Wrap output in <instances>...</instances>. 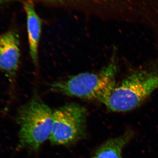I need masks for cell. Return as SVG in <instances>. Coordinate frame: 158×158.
Listing matches in <instances>:
<instances>
[{"label":"cell","instance_id":"6","mask_svg":"<svg viewBox=\"0 0 158 158\" xmlns=\"http://www.w3.org/2000/svg\"><path fill=\"white\" fill-rule=\"evenodd\" d=\"M27 19V29L30 53L35 65L38 61V47L41 33V21L35 11L33 4L27 2L24 4Z\"/></svg>","mask_w":158,"mask_h":158},{"label":"cell","instance_id":"4","mask_svg":"<svg viewBox=\"0 0 158 158\" xmlns=\"http://www.w3.org/2000/svg\"><path fill=\"white\" fill-rule=\"evenodd\" d=\"M87 115L86 109L75 103L55 110L50 141L53 144L65 145L81 139L85 136Z\"/></svg>","mask_w":158,"mask_h":158},{"label":"cell","instance_id":"8","mask_svg":"<svg viewBox=\"0 0 158 158\" xmlns=\"http://www.w3.org/2000/svg\"><path fill=\"white\" fill-rule=\"evenodd\" d=\"M48 1H62V0H48Z\"/></svg>","mask_w":158,"mask_h":158},{"label":"cell","instance_id":"2","mask_svg":"<svg viewBox=\"0 0 158 158\" xmlns=\"http://www.w3.org/2000/svg\"><path fill=\"white\" fill-rule=\"evenodd\" d=\"M53 111L37 95L18 111L19 137L21 147L37 151L50 137Z\"/></svg>","mask_w":158,"mask_h":158},{"label":"cell","instance_id":"5","mask_svg":"<svg viewBox=\"0 0 158 158\" xmlns=\"http://www.w3.org/2000/svg\"><path fill=\"white\" fill-rule=\"evenodd\" d=\"M20 57V38L17 32L10 30L0 34V71L11 81L17 73Z\"/></svg>","mask_w":158,"mask_h":158},{"label":"cell","instance_id":"3","mask_svg":"<svg viewBox=\"0 0 158 158\" xmlns=\"http://www.w3.org/2000/svg\"><path fill=\"white\" fill-rule=\"evenodd\" d=\"M116 62L110 64L96 73H83L53 83L50 90L67 96L88 100H99L116 85Z\"/></svg>","mask_w":158,"mask_h":158},{"label":"cell","instance_id":"7","mask_svg":"<svg viewBox=\"0 0 158 158\" xmlns=\"http://www.w3.org/2000/svg\"><path fill=\"white\" fill-rule=\"evenodd\" d=\"M132 136V133L128 131L119 137L110 139L102 144L92 158H123V148Z\"/></svg>","mask_w":158,"mask_h":158},{"label":"cell","instance_id":"1","mask_svg":"<svg viewBox=\"0 0 158 158\" xmlns=\"http://www.w3.org/2000/svg\"><path fill=\"white\" fill-rule=\"evenodd\" d=\"M158 88V70L137 71L115 85L99 101L113 112H127L140 106Z\"/></svg>","mask_w":158,"mask_h":158}]
</instances>
